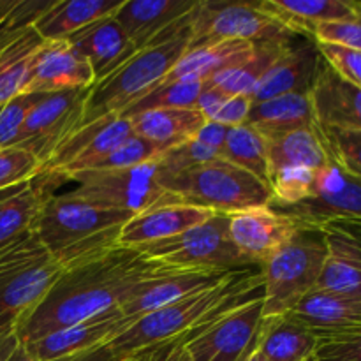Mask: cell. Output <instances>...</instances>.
<instances>
[{
  "instance_id": "cell-1",
  "label": "cell",
  "mask_w": 361,
  "mask_h": 361,
  "mask_svg": "<svg viewBox=\"0 0 361 361\" xmlns=\"http://www.w3.org/2000/svg\"><path fill=\"white\" fill-rule=\"evenodd\" d=\"M173 268L148 259L136 249L113 247L63 268L37 307L18 324L16 337L30 344L53 331L116 310L145 281Z\"/></svg>"
},
{
  "instance_id": "cell-2",
  "label": "cell",
  "mask_w": 361,
  "mask_h": 361,
  "mask_svg": "<svg viewBox=\"0 0 361 361\" xmlns=\"http://www.w3.org/2000/svg\"><path fill=\"white\" fill-rule=\"evenodd\" d=\"M263 296L261 267L231 271L212 288L190 293L169 305L134 319L108 342L120 360L140 358L168 344H178L190 331L203 326L231 307Z\"/></svg>"
},
{
  "instance_id": "cell-3",
  "label": "cell",
  "mask_w": 361,
  "mask_h": 361,
  "mask_svg": "<svg viewBox=\"0 0 361 361\" xmlns=\"http://www.w3.org/2000/svg\"><path fill=\"white\" fill-rule=\"evenodd\" d=\"M134 214L101 208L73 194H46L34 233L60 268L118 247L120 229Z\"/></svg>"
},
{
  "instance_id": "cell-4",
  "label": "cell",
  "mask_w": 361,
  "mask_h": 361,
  "mask_svg": "<svg viewBox=\"0 0 361 361\" xmlns=\"http://www.w3.org/2000/svg\"><path fill=\"white\" fill-rule=\"evenodd\" d=\"M159 183L176 203L214 214L231 215L271 204V189L267 183L221 157L180 173L159 169Z\"/></svg>"
},
{
  "instance_id": "cell-5",
  "label": "cell",
  "mask_w": 361,
  "mask_h": 361,
  "mask_svg": "<svg viewBox=\"0 0 361 361\" xmlns=\"http://www.w3.org/2000/svg\"><path fill=\"white\" fill-rule=\"evenodd\" d=\"M189 42L190 28H187L162 44L140 49L115 73L94 83L85 104L81 127L104 116H120L129 106L154 90L159 81L185 55Z\"/></svg>"
},
{
  "instance_id": "cell-6",
  "label": "cell",
  "mask_w": 361,
  "mask_h": 361,
  "mask_svg": "<svg viewBox=\"0 0 361 361\" xmlns=\"http://www.w3.org/2000/svg\"><path fill=\"white\" fill-rule=\"evenodd\" d=\"M324 259L323 229L300 228L263 263V319L289 314L307 293L316 289Z\"/></svg>"
},
{
  "instance_id": "cell-7",
  "label": "cell",
  "mask_w": 361,
  "mask_h": 361,
  "mask_svg": "<svg viewBox=\"0 0 361 361\" xmlns=\"http://www.w3.org/2000/svg\"><path fill=\"white\" fill-rule=\"evenodd\" d=\"M60 274L35 233L0 252V337L16 331Z\"/></svg>"
},
{
  "instance_id": "cell-8",
  "label": "cell",
  "mask_w": 361,
  "mask_h": 361,
  "mask_svg": "<svg viewBox=\"0 0 361 361\" xmlns=\"http://www.w3.org/2000/svg\"><path fill=\"white\" fill-rule=\"evenodd\" d=\"M136 250L173 270L224 274L257 267L236 249L229 235V219L224 214L212 215L203 224L182 235L137 247Z\"/></svg>"
},
{
  "instance_id": "cell-9",
  "label": "cell",
  "mask_w": 361,
  "mask_h": 361,
  "mask_svg": "<svg viewBox=\"0 0 361 361\" xmlns=\"http://www.w3.org/2000/svg\"><path fill=\"white\" fill-rule=\"evenodd\" d=\"M159 162V161H157ZM137 166L129 169H94L80 173L71 182L74 197L101 208L140 214L162 203H171L175 197L159 183V164Z\"/></svg>"
},
{
  "instance_id": "cell-10",
  "label": "cell",
  "mask_w": 361,
  "mask_h": 361,
  "mask_svg": "<svg viewBox=\"0 0 361 361\" xmlns=\"http://www.w3.org/2000/svg\"><path fill=\"white\" fill-rule=\"evenodd\" d=\"M261 323L263 296H257L221 312L178 345L192 361H245L256 349Z\"/></svg>"
},
{
  "instance_id": "cell-11",
  "label": "cell",
  "mask_w": 361,
  "mask_h": 361,
  "mask_svg": "<svg viewBox=\"0 0 361 361\" xmlns=\"http://www.w3.org/2000/svg\"><path fill=\"white\" fill-rule=\"evenodd\" d=\"M282 35L296 34L279 23L261 2H197L187 49L233 39L261 42Z\"/></svg>"
},
{
  "instance_id": "cell-12",
  "label": "cell",
  "mask_w": 361,
  "mask_h": 361,
  "mask_svg": "<svg viewBox=\"0 0 361 361\" xmlns=\"http://www.w3.org/2000/svg\"><path fill=\"white\" fill-rule=\"evenodd\" d=\"M133 134L129 120L116 115L80 127L53 152L34 180L39 183L55 178L71 182L80 173L94 171Z\"/></svg>"
},
{
  "instance_id": "cell-13",
  "label": "cell",
  "mask_w": 361,
  "mask_h": 361,
  "mask_svg": "<svg viewBox=\"0 0 361 361\" xmlns=\"http://www.w3.org/2000/svg\"><path fill=\"white\" fill-rule=\"evenodd\" d=\"M277 212L293 219L300 228L323 229L331 224L361 228V180L331 161L316 173L312 194L307 200Z\"/></svg>"
},
{
  "instance_id": "cell-14",
  "label": "cell",
  "mask_w": 361,
  "mask_h": 361,
  "mask_svg": "<svg viewBox=\"0 0 361 361\" xmlns=\"http://www.w3.org/2000/svg\"><path fill=\"white\" fill-rule=\"evenodd\" d=\"M92 87L42 94L28 113L16 147L30 152L41 166L81 127Z\"/></svg>"
},
{
  "instance_id": "cell-15",
  "label": "cell",
  "mask_w": 361,
  "mask_h": 361,
  "mask_svg": "<svg viewBox=\"0 0 361 361\" xmlns=\"http://www.w3.org/2000/svg\"><path fill=\"white\" fill-rule=\"evenodd\" d=\"M196 7V0H123L113 16L140 51L192 27Z\"/></svg>"
},
{
  "instance_id": "cell-16",
  "label": "cell",
  "mask_w": 361,
  "mask_h": 361,
  "mask_svg": "<svg viewBox=\"0 0 361 361\" xmlns=\"http://www.w3.org/2000/svg\"><path fill=\"white\" fill-rule=\"evenodd\" d=\"M228 219L233 243L245 259L257 267H263L300 229L293 219L271 207L236 212Z\"/></svg>"
},
{
  "instance_id": "cell-17",
  "label": "cell",
  "mask_w": 361,
  "mask_h": 361,
  "mask_svg": "<svg viewBox=\"0 0 361 361\" xmlns=\"http://www.w3.org/2000/svg\"><path fill=\"white\" fill-rule=\"evenodd\" d=\"M88 60L69 41L42 42L35 51L25 94H51L94 87Z\"/></svg>"
},
{
  "instance_id": "cell-18",
  "label": "cell",
  "mask_w": 361,
  "mask_h": 361,
  "mask_svg": "<svg viewBox=\"0 0 361 361\" xmlns=\"http://www.w3.org/2000/svg\"><path fill=\"white\" fill-rule=\"evenodd\" d=\"M321 66L323 56L316 42H291L254 87L249 99L252 102H263L281 95L310 94Z\"/></svg>"
},
{
  "instance_id": "cell-19",
  "label": "cell",
  "mask_w": 361,
  "mask_h": 361,
  "mask_svg": "<svg viewBox=\"0 0 361 361\" xmlns=\"http://www.w3.org/2000/svg\"><path fill=\"white\" fill-rule=\"evenodd\" d=\"M215 215L204 208L185 203H162L148 210L133 215L126 226L120 229L116 245L126 249L150 245V243L169 240L178 236Z\"/></svg>"
},
{
  "instance_id": "cell-20",
  "label": "cell",
  "mask_w": 361,
  "mask_h": 361,
  "mask_svg": "<svg viewBox=\"0 0 361 361\" xmlns=\"http://www.w3.org/2000/svg\"><path fill=\"white\" fill-rule=\"evenodd\" d=\"M231 271L212 274V271H189V270H168L164 274L152 277L137 286L129 298L120 307V314L126 319H137L148 312L169 305L190 293L212 288L224 281Z\"/></svg>"
},
{
  "instance_id": "cell-21",
  "label": "cell",
  "mask_w": 361,
  "mask_h": 361,
  "mask_svg": "<svg viewBox=\"0 0 361 361\" xmlns=\"http://www.w3.org/2000/svg\"><path fill=\"white\" fill-rule=\"evenodd\" d=\"M326 259L317 289L361 296V228L331 224L323 228Z\"/></svg>"
},
{
  "instance_id": "cell-22",
  "label": "cell",
  "mask_w": 361,
  "mask_h": 361,
  "mask_svg": "<svg viewBox=\"0 0 361 361\" xmlns=\"http://www.w3.org/2000/svg\"><path fill=\"white\" fill-rule=\"evenodd\" d=\"M130 323L133 321L126 319L118 309L109 310V312L101 314L94 319L53 331V334L25 345L39 361L59 360L63 356L88 351L95 345L106 344L111 338H115L120 331L126 330Z\"/></svg>"
},
{
  "instance_id": "cell-23",
  "label": "cell",
  "mask_w": 361,
  "mask_h": 361,
  "mask_svg": "<svg viewBox=\"0 0 361 361\" xmlns=\"http://www.w3.org/2000/svg\"><path fill=\"white\" fill-rule=\"evenodd\" d=\"M66 41H69L88 60L95 83L115 73L137 53V48L115 16L102 18L81 28Z\"/></svg>"
},
{
  "instance_id": "cell-24",
  "label": "cell",
  "mask_w": 361,
  "mask_h": 361,
  "mask_svg": "<svg viewBox=\"0 0 361 361\" xmlns=\"http://www.w3.org/2000/svg\"><path fill=\"white\" fill-rule=\"evenodd\" d=\"M310 101L323 129L361 130V88L338 76L324 60Z\"/></svg>"
},
{
  "instance_id": "cell-25",
  "label": "cell",
  "mask_w": 361,
  "mask_h": 361,
  "mask_svg": "<svg viewBox=\"0 0 361 361\" xmlns=\"http://www.w3.org/2000/svg\"><path fill=\"white\" fill-rule=\"evenodd\" d=\"M314 335L335 334L361 326V296L312 289L289 312Z\"/></svg>"
},
{
  "instance_id": "cell-26",
  "label": "cell",
  "mask_w": 361,
  "mask_h": 361,
  "mask_svg": "<svg viewBox=\"0 0 361 361\" xmlns=\"http://www.w3.org/2000/svg\"><path fill=\"white\" fill-rule=\"evenodd\" d=\"M254 48H256V42L233 39V41H221L210 46L187 49L185 55L159 81L157 87L183 80L207 83L215 74L245 62L254 53Z\"/></svg>"
},
{
  "instance_id": "cell-27",
  "label": "cell",
  "mask_w": 361,
  "mask_h": 361,
  "mask_svg": "<svg viewBox=\"0 0 361 361\" xmlns=\"http://www.w3.org/2000/svg\"><path fill=\"white\" fill-rule=\"evenodd\" d=\"M122 4L123 0H55L32 28L44 42L66 41L81 28L113 16Z\"/></svg>"
},
{
  "instance_id": "cell-28",
  "label": "cell",
  "mask_w": 361,
  "mask_h": 361,
  "mask_svg": "<svg viewBox=\"0 0 361 361\" xmlns=\"http://www.w3.org/2000/svg\"><path fill=\"white\" fill-rule=\"evenodd\" d=\"M133 133L150 141L162 152L194 140L207 122L196 108H159L127 118Z\"/></svg>"
},
{
  "instance_id": "cell-29",
  "label": "cell",
  "mask_w": 361,
  "mask_h": 361,
  "mask_svg": "<svg viewBox=\"0 0 361 361\" xmlns=\"http://www.w3.org/2000/svg\"><path fill=\"white\" fill-rule=\"evenodd\" d=\"M247 123L261 133L264 140L296 129L319 127L310 94H289L263 102H252Z\"/></svg>"
},
{
  "instance_id": "cell-30",
  "label": "cell",
  "mask_w": 361,
  "mask_h": 361,
  "mask_svg": "<svg viewBox=\"0 0 361 361\" xmlns=\"http://www.w3.org/2000/svg\"><path fill=\"white\" fill-rule=\"evenodd\" d=\"M268 175L279 168H303L321 171L331 164L321 127L296 129L267 140Z\"/></svg>"
},
{
  "instance_id": "cell-31",
  "label": "cell",
  "mask_w": 361,
  "mask_h": 361,
  "mask_svg": "<svg viewBox=\"0 0 361 361\" xmlns=\"http://www.w3.org/2000/svg\"><path fill=\"white\" fill-rule=\"evenodd\" d=\"M257 349L268 361H314L317 337L289 314L261 323Z\"/></svg>"
},
{
  "instance_id": "cell-32",
  "label": "cell",
  "mask_w": 361,
  "mask_h": 361,
  "mask_svg": "<svg viewBox=\"0 0 361 361\" xmlns=\"http://www.w3.org/2000/svg\"><path fill=\"white\" fill-rule=\"evenodd\" d=\"M261 6L289 32L309 37L316 23L360 18L355 2L345 0H268Z\"/></svg>"
},
{
  "instance_id": "cell-33",
  "label": "cell",
  "mask_w": 361,
  "mask_h": 361,
  "mask_svg": "<svg viewBox=\"0 0 361 361\" xmlns=\"http://www.w3.org/2000/svg\"><path fill=\"white\" fill-rule=\"evenodd\" d=\"M48 192L34 180L14 187L0 197V252L34 233L42 200Z\"/></svg>"
},
{
  "instance_id": "cell-34",
  "label": "cell",
  "mask_w": 361,
  "mask_h": 361,
  "mask_svg": "<svg viewBox=\"0 0 361 361\" xmlns=\"http://www.w3.org/2000/svg\"><path fill=\"white\" fill-rule=\"evenodd\" d=\"M293 37L295 35H282V37L256 42L254 53L245 62L215 74L214 78L207 81V85L219 88V90L228 95H247L249 97L252 94L254 87L267 74V71L289 48Z\"/></svg>"
},
{
  "instance_id": "cell-35",
  "label": "cell",
  "mask_w": 361,
  "mask_h": 361,
  "mask_svg": "<svg viewBox=\"0 0 361 361\" xmlns=\"http://www.w3.org/2000/svg\"><path fill=\"white\" fill-rule=\"evenodd\" d=\"M42 42L34 28L11 39H0V104L25 94L34 55Z\"/></svg>"
},
{
  "instance_id": "cell-36",
  "label": "cell",
  "mask_w": 361,
  "mask_h": 361,
  "mask_svg": "<svg viewBox=\"0 0 361 361\" xmlns=\"http://www.w3.org/2000/svg\"><path fill=\"white\" fill-rule=\"evenodd\" d=\"M219 157L250 173L268 185L267 140L249 123L229 129Z\"/></svg>"
},
{
  "instance_id": "cell-37",
  "label": "cell",
  "mask_w": 361,
  "mask_h": 361,
  "mask_svg": "<svg viewBox=\"0 0 361 361\" xmlns=\"http://www.w3.org/2000/svg\"><path fill=\"white\" fill-rule=\"evenodd\" d=\"M203 85L204 83H201V81L183 80L169 85H162V87H155L154 90L143 95L140 101L129 106L120 116L130 118V116L137 115V113L159 108H196L197 97H200L201 90H203Z\"/></svg>"
},
{
  "instance_id": "cell-38",
  "label": "cell",
  "mask_w": 361,
  "mask_h": 361,
  "mask_svg": "<svg viewBox=\"0 0 361 361\" xmlns=\"http://www.w3.org/2000/svg\"><path fill=\"white\" fill-rule=\"evenodd\" d=\"M321 133H323L331 161L341 166L349 175L361 180V130L323 129L321 127Z\"/></svg>"
},
{
  "instance_id": "cell-39",
  "label": "cell",
  "mask_w": 361,
  "mask_h": 361,
  "mask_svg": "<svg viewBox=\"0 0 361 361\" xmlns=\"http://www.w3.org/2000/svg\"><path fill=\"white\" fill-rule=\"evenodd\" d=\"M41 162L20 147L0 150V194L28 183L39 175Z\"/></svg>"
},
{
  "instance_id": "cell-40",
  "label": "cell",
  "mask_w": 361,
  "mask_h": 361,
  "mask_svg": "<svg viewBox=\"0 0 361 361\" xmlns=\"http://www.w3.org/2000/svg\"><path fill=\"white\" fill-rule=\"evenodd\" d=\"M314 361H361V326L317 335Z\"/></svg>"
},
{
  "instance_id": "cell-41",
  "label": "cell",
  "mask_w": 361,
  "mask_h": 361,
  "mask_svg": "<svg viewBox=\"0 0 361 361\" xmlns=\"http://www.w3.org/2000/svg\"><path fill=\"white\" fill-rule=\"evenodd\" d=\"M42 94H20L0 104V150L16 147L21 127Z\"/></svg>"
},
{
  "instance_id": "cell-42",
  "label": "cell",
  "mask_w": 361,
  "mask_h": 361,
  "mask_svg": "<svg viewBox=\"0 0 361 361\" xmlns=\"http://www.w3.org/2000/svg\"><path fill=\"white\" fill-rule=\"evenodd\" d=\"M164 152L159 147H155L150 141L143 140L141 136H133L127 141H123L104 162L97 166L95 169H129L137 168V166L150 164L157 162Z\"/></svg>"
},
{
  "instance_id": "cell-43",
  "label": "cell",
  "mask_w": 361,
  "mask_h": 361,
  "mask_svg": "<svg viewBox=\"0 0 361 361\" xmlns=\"http://www.w3.org/2000/svg\"><path fill=\"white\" fill-rule=\"evenodd\" d=\"M217 157L219 155L215 152L208 150L207 147L197 143L196 140H189L185 143L176 145V147L166 150L161 155L157 164L159 169L164 173H180L185 171V169L204 164V162L214 161Z\"/></svg>"
},
{
  "instance_id": "cell-44",
  "label": "cell",
  "mask_w": 361,
  "mask_h": 361,
  "mask_svg": "<svg viewBox=\"0 0 361 361\" xmlns=\"http://www.w3.org/2000/svg\"><path fill=\"white\" fill-rule=\"evenodd\" d=\"M310 39L317 44H335L361 49V16L356 20L324 21L310 28Z\"/></svg>"
},
{
  "instance_id": "cell-45",
  "label": "cell",
  "mask_w": 361,
  "mask_h": 361,
  "mask_svg": "<svg viewBox=\"0 0 361 361\" xmlns=\"http://www.w3.org/2000/svg\"><path fill=\"white\" fill-rule=\"evenodd\" d=\"M317 44V42H316ZM324 62L341 78L361 88V49L335 44H317Z\"/></svg>"
},
{
  "instance_id": "cell-46",
  "label": "cell",
  "mask_w": 361,
  "mask_h": 361,
  "mask_svg": "<svg viewBox=\"0 0 361 361\" xmlns=\"http://www.w3.org/2000/svg\"><path fill=\"white\" fill-rule=\"evenodd\" d=\"M250 108H252V101L247 95H229L212 122H219L222 126L229 127V129L240 127L249 120Z\"/></svg>"
},
{
  "instance_id": "cell-47",
  "label": "cell",
  "mask_w": 361,
  "mask_h": 361,
  "mask_svg": "<svg viewBox=\"0 0 361 361\" xmlns=\"http://www.w3.org/2000/svg\"><path fill=\"white\" fill-rule=\"evenodd\" d=\"M228 133H229V127L222 126V123H219V122H208L207 120V122L203 123V127L197 130V134L194 136V140H196L197 143L203 145V147H207L208 150H212V152H215L217 155H221V150H222V147H224Z\"/></svg>"
},
{
  "instance_id": "cell-48",
  "label": "cell",
  "mask_w": 361,
  "mask_h": 361,
  "mask_svg": "<svg viewBox=\"0 0 361 361\" xmlns=\"http://www.w3.org/2000/svg\"><path fill=\"white\" fill-rule=\"evenodd\" d=\"M228 97L229 95L224 94V92H221L219 88L210 87V85L204 83L203 90H201L200 97H197L196 109L204 116V120H210L212 122Z\"/></svg>"
},
{
  "instance_id": "cell-49",
  "label": "cell",
  "mask_w": 361,
  "mask_h": 361,
  "mask_svg": "<svg viewBox=\"0 0 361 361\" xmlns=\"http://www.w3.org/2000/svg\"><path fill=\"white\" fill-rule=\"evenodd\" d=\"M51 361H120L118 356L115 355L109 344L95 345V348L88 349V351L78 353V355H71V356H63V358L59 360H51Z\"/></svg>"
},
{
  "instance_id": "cell-50",
  "label": "cell",
  "mask_w": 361,
  "mask_h": 361,
  "mask_svg": "<svg viewBox=\"0 0 361 361\" xmlns=\"http://www.w3.org/2000/svg\"><path fill=\"white\" fill-rule=\"evenodd\" d=\"M6 361H39L37 358H35L34 355H32L30 351H28V348L25 344H18L16 349H14L13 353L9 355V358H7Z\"/></svg>"
},
{
  "instance_id": "cell-51",
  "label": "cell",
  "mask_w": 361,
  "mask_h": 361,
  "mask_svg": "<svg viewBox=\"0 0 361 361\" xmlns=\"http://www.w3.org/2000/svg\"><path fill=\"white\" fill-rule=\"evenodd\" d=\"M18 2H20V0H0V25H2L4 20L9 16L11 11L16 7Z\"/></svg>"
},
{
  "instance_id": "cell-52",
  "label": "cell",
  "mask_w": 361,
  "mask_h": 361,
  "mask_svg": "<svg viewBox=\"0 0 361 361\" xmlns=\"http://www.w3.org/2000/svg\"><path fill=\"white\" fill-rule=\"evenodd\" d=\"M169 361H192V360L189 358V355H187L180 345H175V349H173L171 355H169Z\"/></svg>"
},
{
  "instance_id": "cell-53",
  "label": "cell",
  "mask_w": 361,
  "mask_h": 361,
  "mask_svg": "<svg viewBox=\"0 0 361 361\" xmlns=\"http://www.w3.org/2000/svg\"><path fill=\"white\" fill-rule=\"evenodd\" d=\"M245 361H268V360L264 358L263 355H261V351H259V349H257V345H256V349H254V351L250 353L249 358H247Z\"/></svg>"
},
{
  "instance_id": "cell-54",
  "label": "cell",
  "mask_w": 361,
  "mask_h": 361,
  "mask_svg": "<svg viewBox=\"0 0 361 361\" xmlns=\"http://www.w3.org/2000/svg\"><path fill=\"white\" fill-rule=\"evenodd\" d=\"M141 361H152V351L150 353H145V355H141Z\"/></svg>"
},
{
  "instance_id": "cell-55",
  "label": "cell",
  "mask_w": 361,
  "mask_h": 361,
  "mask_svg": "<svg viewBox=\"0 0 361 361\" xmlns=\"http://www.w3.org/2000/svg\"><path fill=\"white\" fill-rule=\"evenodd\" d=\"M355 7H356V11H358V14L361 16V2H355Z\"/></svg>"
},
{
  "instance_id": "cell-56",
  "label": "cell",
  "mask_w": 361,
  "mask_h": 361,
  "mask_svg": "<svg viewBox=\"0 0 361 361\" xmlns=\"http://www.w3.org/2000/svg\"><path fill=\"white\" fill-rule=\"evenodd\" d=\"M120 361H141V356L140 358H127V360H120Z\"/></svg>"
}]
</instances>
